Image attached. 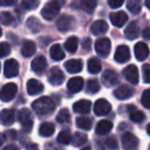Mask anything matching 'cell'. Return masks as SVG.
<instances>
[{
	"label": "cell",
	"mask_w": 150,
	"mask_h": 150,
	"mask_svg": "<svg viewBox=\"0 0 150 150\" xmlns=\"http://www.w3.org/2000/svg\"><path fill=\"white\" fill-rule=\"evenodd\" d=\"M32 108L38 115L44 116V115L52 114L54 112V103L52 102V100L50 97H41V98L34 101L32 104Z\"/></svg>",
	"instance_id": "6da1fadb"
},
{
	"label": "cell",
	"mask_w": 150,
	"mask_h": 150,
	"mask_svg": "<svg viewBox=\"0 0 150 150\" xmlns=\"http://www.w3.org/2000/svg\"><path fill=\"white\" fill-rule=\"evenodd\" d=\"M66 0H50L41 9V16L46 21H52L60 13V9L65 4Z\"/></svg>",
	"instance_id": "7a4b0ae2"
},
{
	"label": "cell",
	"mask_w": 150,
	"mask_h": 150,
	"mask_svg": "<svg viewBox=\"0 0 150 150\" xmlns=\"http://www.w3.org/2000/svg\"><path fill=\"white\" fill-rule=\"evenodd\" d=\"M18 120L20 121L22 129L25 133H29L33 127V117H32V113L29 109H21L18 113Z\"/></svg>",
	"instance_id": "3957f363"
},
{
	"label": "cell",
	"mask_w": 150,
	"mask_h": 150,
	"mask_svg": "<svg viewBox=\"0 0 150 150\" xmlns=\"http://www.w3.org/2000/svg\"><path fill=\"white\" fill-rule=\"evenodd\" d=\"M96 52L101 57H107L111 50V41L109 38H99L95 43Z\"/></svg>",
	"instance_id": "277c9868"
},
{
	"label": "cell",
	"mask_w": 150,
	"mask_h": 150,
	"mask_svg": "<svg viewBox=\"0 0 150 150\" xmlns=\"http://www.w3.org/2000/svg\"><path fill=\"white\" fill-rule=\"evenodd\" d=\"M75 24V20L69 15H62L57 20V28L61 32H67L73 28Z\"/></svg>",
	"instance_id": "5b68a950"
},
{
	"label": "cell",
	"mask_w": 150,
	"mask_h": 150,
	"mask_svg": "<svg viewBox=\"0 0 150 150\" xmlns=\"http://www.w3.org/2000/svg\"><path fill=\"white\" fill-rule=\"evenodd\" d=\"M121 143L125 150H138L139 148V140L132 133H125L122 136Z\"/></svg>",
	"instance_id": "8992f818"
},
{
	"label": "cell",
	"mask_w": 150,
	"mask_h": 150,
	"mask_svg": "<svg viewBox=\"0 0 150 150\" xmlns=\"http://www.w3.org/2000/svg\"><path fill=\"white\" fill-rule=\"evenodd\" d=\"M18 92V86L13 82H9L3 86L2 90H1V100L3 102H9L16 97Z\"/></svg>",
	"instance_id": "52a82bcc"
},
{
	"label": "cell",
	"mask_w": 150,
	"mask_h": 150,
	"mask_svg": "<svg viewBox=\"0 0 150 150\" xmlns=\"http://www.w3.org/2000/svg\"><path fill=\"white\" fill-rule=\"evenodd\" d=\"M20 65L15 59H8L4 63V75L7 78L16 77L19 74Z\"/></svg>",
	"instance_id": "ba28073f"
},
{
	"label": "cell",
	"mask_w": 150,
	"mask_h": 150,
	"mask_svg": "<svg viewBox=\"0 0 150 150\" xmlns=\"http://www.w3.org/2000/svg\"><path fill=\"white\" fill-rule=\"evenodd\" d=\"M65 76L63 71L61 70L59 67H52L50 71V75H48V81L52 83V86H61L64 82Z\"/></svg>",
	"instance_id": "9c48e42d"
},
{
	"label": "cell",
	"mask_w": 150,
	"mask_h": 150,
	"mask_svg": "<svg viewBox=\"0 0 150 150\" xmlns=\"http://www.w3.org/2000/svg\"><path fill=\"white\" fill-rule=\"evenodd\" d=\"M111 111V104L105 99H99L94 106V112L98 116L107 115Z\"/></svg>",
	"instance_id": "30bf717a"
},
{
	"label": "cell",
	"mask_w": 150,
	"mask_h": 150,
	"mask_svg": "<svg viewBox=\"0 0 150 150\" xmlns=\"http://www.w3.org/2000/svg\"><path fill=\"white\" fill-rule=\"evenodd\" d=\"M123 75L125 79L133 84H137L139 82V70L135 65H129L123 70Z\"/></svg>",
	"instance_id": "8fae6325"
},
{
	"label": "cell",
	"mask_w": 150,
	"mask_h": 150,
	"mask_svg": "<svg viewBox=\"0 0 150 150\" xmlns=\"http://www.w3.org/2000/svg\"><path fill=\"white\" fill-rule=\"evenodd\" d=\"M129 59H131L129 48L127 45H119L115 50L114 60L119 64H123V63L127 62Z\"/></svg>",
	"instance_id": "7c38bea8"
},
{
	"label": "cell",
	"mask_w": 150,
	"mask_h": 150,
	"mask_svg": "<svg viewBox=\"0 0 150 150\" xmlns=\"http://www.w3.org/2000/svg\"><path fill=\"white\" fill-rule=\"evenodd\" d=\"M102 81L105 86L112 88L118 83V75L113 70H106L102 75Z\"/></svg>",
	"instance_id": "4fadbf2b"
},
{
	"label": "cell",
	"mask_w": 150,
	"mask_h": 150,
	"mask_svg": "<svg viewBox=\"0 0 150 150\" xmlns=\"http://www.w3.org/2000/svg\"><path fill=\"white\" fill-rule=\"evenodd\" d=\"M110 21L115 27H122L127 21V15L122 11H115L110 15Z\"/></svg>",
	"instance_id": "5bb4252c"
},
{
	"label": "cell",
	"mask_w": 150,
	"mask_h": 150,
	"mask_svg": "<svg viewBox=\"0 0 150 150\" xmlns=\"http://www.w3.org/2000/svg\"><path fill=\"white\" fill-rule=\"evenodd\" d=\"M44 90V86L36 79H29L27 82V92L30 96H36L42 93Z\"/></svg>",
	"instance_id": "9a60e30c"
},
{
	"label": "cell",
	"mask_w": 150,
	"mask_h": 150,
	"mask_svg": "<svg viewBox=\"0 0 150 150\" xmlns=\"http://www.w3.org/2000/svg\"><path fill=\"white\" fill-rule=\"evenodd\" d=\"M82 64L81 60H78V59H73V60H69L65 63V68L71 74H76V73H79L82 70Z\"/></svg>",
	"instance_id": "2e32d148"
},
{
	"label": "cell",
	"mask_w": 150,
	"mask_h": 150,
	"mask_svg": "<svg viewBox=\"0 0 150 150\" xmlns=\"http://www.w3.org/2000/svg\"><path fill=\"white\" fill-rule=\"evenodd\" d=\"M135 56L138 61H144L149 56V48L145 42H138L135 45Z\"/></svg>",
	"instance_id": "e0dca14e"
},
{
	"label": "cell",
	"mask_w": 150,
	"mask_h": 150,
	"mask_svg": "<svg viewBox=\"0 0 150 150\" xmlns=\"http://www.w3.org/2000/svg\"><path fill=\"white\" fill-rule=\"evenodd\" d=\"M92 103L88 100H79L73 104V111L79 114H86L91 111Z\"/></svg>",
	"instance_id": "ac0fdd59"
},
{
	"label": "cell",
	"mask_w": 150,
	"mask_h": 150,
	"mask_svg": "<svg viewBox=\"0 0 150 150\" xmlns=\"http://www.w3.org/2000/svg\"><path fill=\"white\" fill-rule=\"evenodd\" d=\"M134 95V90L129 86H120L114 92V96L119 100H125Z\"/></svg>",
	"instance_id": "d6986e66"
},
{
	"label": "cell",
	"mask_w": 150,
	"mask_h": 150,
	"mask_svg": "<svg viewBox=\"0 0 150 150\" xmlns=\"http://www.w3.org/2000/svg\"><path fill=\"white\" fill-rule=\"evenodd\" d=\"M46 66H47V62H46V59L43 56L36 57L31 63L32 70L36 73H42L45 70Z\"/></svg>",
	"instance_id": "ffe728a7"
},
{
	"label": "cell",
	"mask_w": 150,
	"mask_h": 150,
	"mask_svg": "<svg viewBox=\"0 0 150 150\" xmlns=\"http://www.w3.org/2000/svg\"><path fill=\"white\" fill-rule=\"evenodd\" d=\"M0 119L3 125H11L16 120V114L13 109H3L0 114Z\"/></svg>",
	"instance_id": "44dd1931"
},
{
	"label": "cell",
	"mask_w": 150,
	"mask_h": 150,
	"mask_svg": "<svg viewBox=\"0 0 150 150\" xmlns=\"http://www.w3.org/2000/svg\"><path fill=\"white\" fill-rule=\"evenodd\" d=\"M108 30V24L103 20H98V21L94 22L91 27V31L94 35H102V34L106 33Z\"/></svg>",
	"instance_id": "7402d4cb"
},
{
	"label": "cell",
	"mask_w": 150,
	"mask_h": 150,
	"mask_svg": "<svg viewBox=\"0 0 150 150\" xmlns=\"http://www.w3.org/2000/svg\"><path fill=\"white\" fill-rule=\"evenodd\" d=\"M83 79L81 77H73L71 78L70 80L67 83V88H68V91L71 93H78L82 90L83 88Z\"/></svg>",
	"instance_id": "603a6c76"
},
{
	"label": "cell",
	"mask_w": 150,
	"mask_h": 150,
	"mask_svg": "<svg viewBox=\"0 0 150 150\" xmlns=\"http://www.w3.org/2000/svg\"><path fill=\"white\" fill-rule=\"evenodd\" d=\"M125 35L129 40H134L139 37L140 35V28L136 22H132L125 30Z\"/></svg>",
	"instance_id": "cb8c5ba5"
},
{
	"label": "cell",
	"mask_w": 150,
	"mask_h": 150,
	"mask_svg": "<svg viewBox=\"0 0 150 150\" xmlns=\"http://www.w3.org/2000/svg\"><path fill=\"white\" fill-rule=\"evenodd\" d=\"M22 54L26 58L32 57L36 52V44L32 40H25L22 44Z\"/></svg>",
	"instance_id": "d4e9b609"
},
{
	"label": "cell",
	"mask_w": 150,
	"mask_h": 150,
	"mask_svg": "<svg viewBox=\"0 0 150 150\" xmlns=\"http://www.w3.org/2000/svg\"><path fill=\"white\" fill-rule=\"evenodd\" d=\"M28 29L32 32V33H39L42 30V24L39 20L36 17H30L28 18L27 22H26Z\"/></svg>",
	"instance_id": "484cf974"
},
{
	"label": "cell",
	"mask_w": 150,
	"mask_h": 150,
	"mask_svg": "<svg viewBox=\"0 0 150 150\" xmlns=\"http://www.w3.org/2000/svg\"><path fill=\"white\" fill-rule=\"evenodd\" d=\"M113 125L109 120H101L96 127V133L98 135H107L112 129Z\"/></svg>",
	"instance_id": "4316f807"
},
{
	"label": "cell",
	"mask_w": 150,
	"mask_h": 150,
	"mask_svg": "<svg viewBox=\"0 0 150 150\" xmlns=\"http://www.w3.org/2000/svg\"><path fill=\"white\" fill-rule=\"evenodd\" d=\"M50 54L54 61H62L65 58V52L60 44H54L50 50Z\"/></svg>",
	"instance_id": "83f0119b"
},
{
	"label": "cell",
	"mask_w": 150,
	"mask_h": 150,
	"mask_svg": "<svg viewBox=\"0 0 150 150\" xmlns=\"http://www.w3.org/2000/svg\"><path fill=\"white\" fill-rule=\"evenodd\" d=\"M54 133V125L50 122H43L39 127V135L41 137L48 138Z\"/></svg>",
	"instance_id": "f1b7e54d"
},
{
	"label": "cell",
	"mask_w": 150,
	"mask_h": 150,
	"mask_svg": "<svg viewBox=\"0 0 150 150\" xmlns=\"http://www.w3.org/2000/svg\"><path fill=\"white\" fill-rule=\"evenodd\" d=\"M102 69V64H101L100 60L97 58H92L88 60V70L92 74H97L99 73Z\"/></svg>",
	"instance_id": "f546056e"
},
{
	"label": "cell",
	"mask_w": 150,
	"mask_h": 150,
	"mask_svg": "<svg viewBox=\"0 0 150 150\" xmlns=\"http://www.w3.org/2000/svg\"><path fill=\"white\" fill-rule=\"evenodd\" d=\"M78 47V38L75 36H71L65 42V48L68 50L70 54H74Z\"/></svg>",
	"instance_id": "4dcf8cb0"
},
{
	"label": "cell",
	"mask_w": 150,
	"mask_h": 150,
	"mask_svg": "<svg viewBox=\"0 0 150 150\" xmlns=\"http://www.w3.org/2000/svg\"><path fill=\"white\" fill-rule=\"evenodd\" d=\"M88 141V136L83 133H75L72 138V144L75 147H80Z\"/></svg>",
	"instance_id": "1f68e13d"
},
{
	"label": "cell",
	"mask_w": 150,
	"mask_h": 150,
	"mask_svg": "<svg viewBox=\"0 0 150 150\" xmlns=\"http://www.w3.org/2000/svg\"><path fill=\"white\" fill-rule=\"evenodd\" d=\"M97 6V0H81L80 7L83 9L86 13H92Z\"/></svg>",
	"instance_id": "d6a6232c"
},
{
	"label": "cell",
	"mask_w": 150,
	"mask_h": 150,
	"mask_svg": "<svg viewBox=\"0 0 150 150\" xmlns=\"http://www.w3.org/2000/svg\"><path fill=\"white\" fill-rule=\"evenodd\" d=\"M76 125L79 129H84V131H90L92 129V120L88 117L80 116L76 119Z\"/></svg>",
	"instance_id": "836d02e7"
},
{
	"label": "cell",
	"mask_w": 150,
	"mask_h": 150,
	"mask_svg": "<svg viewBox=\"0 0 150 150\" xmlns=\"http://www.w3.org/2000/svg\"><path fill=\"white\" fill-rule=\"evenodd\" d=\"M72 136H71L70 132L67 129V131H62L58 136V142L62 145H68L72 141Z\"/></svg>",
	"instance_id": "e575fe53"
},
{
	"label": "cell",
	"mask_w": 150,
	"mask_h": 150,
	"mask_svg": "<svg viewBox=\"0 0 150 150\" xmlns=\"http://www.w3.org/2000/svg\"><path fill=\"white\" fill-rule=\"evenodd\" d=\"M101 86L98 80L96 79H90L86 83V92L88 94H97L100 91Z\"/></svg>",
	"instance_id": "d590c367"
},
{
	"label": "cell",
	"mask_w": 150,
	"mask_h": 150,
	"mask_svg": "<svg viewBox=\"0 0 150 150\" xmlns=\"http://www.w3.org/2000/svg\"><path fill=\"white\" fill-rule=\"evenodd\" d=\"M57 121L60 123H66L70 121V113L67 109H61L57 115Z\"/></svg>",
	"instance_id": "8d00e7d4"
},
{
	"label": "cell",
	"mask_w": 150,
	"mask_h": 150,
	"mask_svg": "<svg viewBox=\"0 0 150 150\" xmlns=\"http://www.w3.org/2000/svg\"><path fill=\"white\" fill-rule=\"evenodd\" d=\"M127 7L132 13H135V15H137V13H139L141 11V3L138 0H131V1H129L127 4Z\"/></svg>",
	"instance_id": "74e56055"
},
{
	"label": "cell",
	"mask_w": 150,
	"mask_h": 150,
	"mask_svg": "<svg viewBox=\"0 0 150 150\" xmlns=\"http://www.w3.org/2000/svg\"><path fill=\"white\" fill-rule=\"evenodd\" d=\"M129 118L134 122H142L144 120V118H145V114L142 111L135 109L132 112H129Z\"/></svg>",
	"instance_id": "f35d334b"
},
{
	"label": "cell",
	"mask_w": 150,
	"mask_h": 150,
	"mask_svg": "<svg viewBox=\"0 0 150 150\" xmlns=\"http://www.w3.org/2000/svg\"><path fill=\"white\" fill-rule=\"evenodd\" d=\"M0 19H1V24L4 26H9L11 25V24L13 23V21H15V19H13V15L9 13H7V11H3L2 13H1V17H0Z\"/></svg>",
	"instance_id": "ab89813d"
},
{
	"label": "cell",
	"mask_w": 150,
	"mask_h": 150,
	"mask_svg": "<svg viewBox=\"0 0 150 150\" xmlns=\"http://www.w3.org/2000/svg\"><path fill=\"white\" fill-rule=\"evenodd\" d=\"M39 5V0H22V6L27 11L34 9Z\"/></svg>",
	"instance_id": "60d3db41"
},
{
	"label": "cell",
	"mask_w": 150,
	"mask_h": 150,
	"mask_svg": "<svg viewBox=\"0 0 150 150\" xmlns=\"http://www.w3.org/2000/svg\"><path fill=\"white\" fill-rule=\"evenodd\" d=\"M141 103L145 108L150 109V88L143 92L141 97Z\"/></svg>",
	"instance_id": "b9f144b4"
},
{
	"label": "cell",
	"mask_w": 150,
	"mask_h": 150,
	"mask_svg": "<svg viewBox=\"0 0 150 150\" xmlns=\"http://www.w3.org/2000/svg\"><path fill=\"white\" fill-rule=\"evenodd\" d=\"M105 145L111 150H117L118 149V143L114 137H108L105 140Z\"/></svg>",
	"instance_id": "7bdbcfd3"
},
{
	"label": "cell",
	"mask_w": 150,
	"mask_h": 150,
	"mask_svg": "<svg viewBox=\"0 0 150 150\" xmlns=\"http://www.w3.org/2000/svg\"><path fill=\"white\" fill-rule=\"evenodd\" d=\"M142 73H143V80L146 83H150V65L145 64L142 67Z\"/></svg>",
	"instance_id": "ee69618b"
},
{
	"label": "cell",
	"mask_w": 150,
	"mask_h": 150,
	"mask_svg": "<svg viewBox=\"0 0 150 150\" xmlns=\"http://www.w3.org/2000/svg\"><path fill=\"white\" fill-rule=\"evenodd\" d=\"M11 54V46L6 42H2L0 44V57L4 58V57L8 56Z\"/></svg>",
	"instance_id": "f6af8a7d"
},
{
	"label": "cell",
	"mask_w": 150,
	"mask_h": 150,
	"mask_svg": "<svg viewBox=\"0 0 150 150\" xmlns=\"http://www.w3.org/2000/svg\"><path fill=\"white\" fill-rule=\"evenodd\" d=\"M123 1L125 0H108V3L109 6L112 7V8H118L123 4Z\"/></svg>",
	"instance_id": "bcb514c9"
},
{
	"label": "cell",
	"mask_w": 150,
	"mask_h": 150,
	"mask_svg": "<svg viewBox=\"0 0 150 150\" xmlns=\"http://www.w3.org/2000/svg\"><path fill=\"white\" fill-rule=\"evenodd\" d=\"M91 46H92V40H91V38H86L82 41V48L86 52H88L91 50Z\"/></svg>",
	"instance_id": "7dc6e473"
},
{
	"label": "cell",
	"mask_w": 150,
	"mask_h": 150,
	"mask_svg": "<svg viewBox=\"0 0 150 150\" xmlns=\"http://www.w3.org/2000/svg\"><path fill=\"white\" fill-rule=\"evenodd\" d=\"M18 2V0H0V4L2 6H11Z\"/></svg>",
	"instance_id": "c3c4849f"
},
{
	"label": "cell",
	"mask_w": 150,
	"mask_h": 150,
	"mask_svg": "<svg viewBox=\"0 0 150 150\" xmlns=\"http://www.w3.org/2000/svg\"><path fill=\"white\" fill-rule=\"evenodd\" d=\"M142 36H143L144 39L149 40L150 39V27H147L143 30V33H142Z\"/></svg>",
	"instance_id": "681fc988"
},
{
	"label": "cell",
	"mask_w": 150,
	"mask_h": 150,
	"mask_svg": "<svg viewBox=\"0 0 150 150\" xmlns=\"http://www.w3.org/2000/svg\"><path fill=\"white\" fill-rule=\"evenodd\" d=\"M5 135L7 136V138L8 139H16L17 138V132L16 131H13V129H11V131H7V132H5Z\"/></svg>",
	"instance_id": "f907efd6"
},
{
	"label": "cell",
	"mask_w": 150,
	"mask_h": 150,
	"mask_svg": "<svg viewBox=\"0 0 150 150\" xmlns=\"http://www.w3.org/2000/svg\"><path fill=\"white\" fill-rule=\"evenodd\" d=\"M3 150H20V149H19V147H17L16 145H13V144H11V145L5 146Z\"/></svg>",
	"instance_id": "816d5d0a"
},
{
	"label": "cell",
	"mask_w": 150,
	"mask_h": 150,
	"mask_svg": "<svg viewBox=\"0 0 150 150\" xmlns=\"http://www.w3.org/2000/svg\"><path fill=\"white\" fill-rule=\"evenodd\" d=\"M96 145H97V150H106V149H105V146L103 145L101 141L97 142Z\"/></svg>",
	"instance_id": "f5cc1de1"
},
{
	"label": "cell",
	"mask_w": 150,
	"mask_h": 150,
	"mask_svg": "<svg viewBox=\"0 0 150 150\" xmlns=\"http://www.w3.org/2000/svg\"><path fill=\"white\" fill-rule=\"evenodd\" d=\"M28 150H38V146L36 144H30V145L27 146Z\"/></svg>",
	"instance_id": "db71d44e"
},
{
	"label": "cell",
	"mask_w": 150,
	"mask_h": 150,
	"mask_svg": "<svg viewBox=\"0 0 150 150\" xmlns=\"http://www.w3.org/2000/svg\"><path fill=\"white\" fill-rule=\"evenodd\" d=\"M145 5L150 9V0H146V1H145Z\"/></svg>",
	"instance_id": "11a10c76"
},
{
	"label": "cell",
	"mask_w": 150,
	"mask_h": 150,
	"mask_svg": "<svg viewBox=\"0 0 150 150\" xmlns=\"http://www.w3.org/2000/svg\"><path fill=\"white\" fill-rule=\"evenodd\" d=\"M147 133H148V135L150 136V123L148 125V127H147Z\"/></svg>",
	"instance_id": "9f6ffc18"
},
{
	"label": "cell",
	"mask_w": 150,
	"mask_h": 150,
	"mask_svg": "<svg viewBox=\"0 0 150 150\" xmlns=\"http://www.w3.org/2000/svg\"><path fill=\"white\" fill-rule=\"evenodd\" d=\"M81 150H92V148H91L90 146H88V147H84V148H82Z\"/></svg>",
	"instance_id": "6f0895ef"
},
{
	"label": "cell",
	"mask_w": 150,
	"mask_h": 150,
	"mask_svg": "<svg viewBox=\"0 0 150 150\" xmlns=\"http://www.w3.org/2000/svg\"><path fill=\"white\" fill-rule=\"evenodd\" d=\"M148 150H150V145H149V148H148Z\"/></svg>",
	"instance_id": "680465c9"
}]
</instances>
